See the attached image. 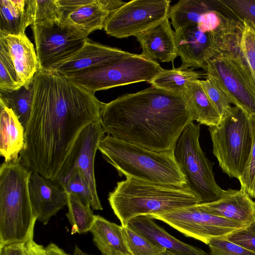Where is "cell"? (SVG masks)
I'll return each mask as SVG.
<instances>
[{
  "label": "cell",
  "instance_id": "cell-4",
  "mask_svg": "<svg viewBox=\"0 0 255 255\" xmlns=\"http://www.w3.org/2000/svg\"><path fill=\"white\" fill-rule=\"evenodd\" d=\"M32 171L19 156L0 167V245L32 240L37 220L31 203Z\"/></svg>",
  "mask_w": 255,
  "mask_h": 255
},
{
  "label": "cell",
  "instance_id": "cell-15",
  "mask_svg": "<svg viewBox=\"0 0 255 255\" xmlns=\"http://www.w3.org/2000/svg\"><path fill=\"white\" fill-rule=\"evenodd\" d=\"M132 53L87 39L70 57L53 67L51 71L66 77L90 70L128 57Z\"/></svg>",
  "mask_w": 255,
  "mask_h": 255
},
{
  "label": "cell",
  "instance_id": "cell-41",
  "mask_svg": "<svg viewBox=\"0 0 255 255\" xmlns=\"http://www.w3.org/2000/svg\"><path fill=\"white\" fill-rule=\"evenodd\" d=\"M90 1V0H57L60 12V18L80 6L88 3Z\"/></svg>",
  "mask_w": 255,
  "mask_h": 255
},
{
  "label": "cell",
  "instance_id": "cell-9",
  "mask_svg": "<svg viewBox=\"0 0 255 255\" xmlns=\"http://www.w3.org/2000/svg\"><path fill=\"white\" fill-rule=\"evenodd\" d=\"M207 77L232 104L249 116L255 114V81L243 55L221 52L206 63Z\"/></svg>",
  "mask_w": 255,
  "mask_h": 255
},
{
  "label": "cell",
  "instance_id": "cell-27",
  "mask_svg": "<svg viewBox=\"0 0 255 255\" xmlns=\"http://www.w3.org/2000/svg\"><path fill=\"white\" fill-rule=\"evenodd\" d=\"M201 77V72L180 66L171 70L164 69L148 83L151 86L183 95L188 83L199 80Z\"/></svg>",
  "mask_w": 255,
  "mask_h": 255
},
{
  "label": "cell",
  "instance_id": "cell-25",
  "mask_svg": "<svg viewBox=\"0 0 255 255\" xmlns=\"http://www.w3.org/2000/svg\"><path fill=\"white\" fill-rule=\"evenodd\" d=\"M214 7L213 0H181L170 7L168 16L175 30L192 24L201 27Z\"/></svg>",
  "mask_w": 255,
  "mask_h": 255
},
{
  "label": "cell",
  "instance_id": "cell-34",
  "mask_svg": "<svg viewBox=\"0 0 255 255\" xmlns=\"http://www.w3.org/2000/svg\"><path fill=\"white\" fill-rule=\"evenodd\" d=\"M32 24L51 25L59 23L60 12L57 0H33Z\"/></svg>",
  "mask_w": 255,
  "mask_h": 255
},
{
  "label": "cell",
  "instance_id": "cell-12",
  "mask_svg": "<svg viewBox=\"0 0 255 255\" xmlns=\"http://www.w3.org/2000/svg\"><path fill=\"white\" fill-rule=\"evenodd\" d=\"M38 69H51L76 53L88 38H80L59 23L51 25L32 24Z\"/></svg>",
  "mask_w": 255,
  "mask_h": 255
},
{
  "label": "cell",
  "instance_id": "cell-39",
  "mask_svg": "<svg viewBox=\"0 0 255 255\" xmlns=\"http://www.w3.org/2000/svg\"><path fill=\"white\" fill-rule=\"evenodd\" d=\"M230 241L255 253V220L227 236Z\"/></svg>",
  "mask_w": 255,
  "mask_h": 255
},
{
  "label": "cell",
  "instance_id": "cell-38",
  "mask_svg": "<svg viewBox=\"0 0 255 255\" xmlns=\"http://www.w3.org/2000/svg\"><path fill=\"white\" fill-rule=\"evenodd\" d=\"M207 245L211 255H255V253L229 241L226 237L213 238Z\"/></svg>",
  "mask_w": 255,
  "mask_h": 255
},
{
  "label": "cell",
  "instance_id": "cell-21",
  "mask_svg": "<svg viewBox=\"0 0 255 255\" xmlns=\"http://www.w3.org/2000/svg\"><path fill=\"white\" fill-rule=\"evenodd\" d=\"M3 39L23 86L28 88L32 84L38 67V61L34 45L25 34L8 35Z\"/></svg>",
  "mask_w": 255,
  "mask_h": 255
},
{
  "label": "cell",
  "instance_id": "cell-10",
  "mask_svg": "<svg viewBox=\"0 0 255 255\" xmlns=\"http://www.w3.org/2000/svg\"><path fill=\"white\" fill-rule=\"evenodd\" d=\"M149 216L164 222L187 237L206 245L213 238L226 237L245 227L205 212L197 204Z\"/></svg>",
  "mask_w": 255,
  "mask_h": 255
},
{
  "label": "cell",
  "instance_id": "cell-8",
  "mask_svg": "<svg viewBox=\"0 0 255 255\" xmlns=\"http://www.w3.org/2000/svg\"><path fill=\"white\" fill-rule=\"evenodd\" d=\"M164 70L158 62L142 55H130L96 68L69 77L73 82L89 92L140 82H150Z\"/></svg>",
  "mask_w": 255,
  "mask_h": 255
},
{
  "label": "cell",
  "instance_id": "cell-23",
  "mask_svg": "<svg viewBox=\"0 0 255 255\" xmlns=\"http://www.w3.org/2000/svg\"><path fill=\"white\" fill-rule=\"evenodd\" d=\"M0 154L7 161L18 158L25 144V129L11 109L0 101Z\"/></svg>",
  "mask_w": 255,
  "mask_h": 255
},
{
  "label": "cell",
  "instance_id": "cell-2",
  "mask_svg": "<svg viewBox=\"0 0 255 255\" xmlns=\"http://www.w3.org/2000/svg\"><path fill=\"white\" fill-rule=\"evenodd\" d=\"M194 121L182 94L151 86L103 103L101 124L107 135L155 151L174 149Z\"/></svg>",
  "mask_w": 255,
  "mask_h": 255
},
{
  "label": "cell",
  "instance_id": "cell-45",
  "mask_svg": "<svg viewBox=\"0 0 255 255\" xmlns=\"http://www.w3.org/2000/svg\"><path fill=\"white\" fill-rule=\"evenodd\" d=\"M73 255H90L83 252L78 247L76 246Z\"/></svg>",
  "mask_w": 255,
  "mask_h": 255
},
{
  "label": "cell",
  "instance_id": "cell-36",
  "mask_svg": "<svg viewBox=\"0 0 255 255\" xmlns=\"http://www.w3.org/2000/svg\"><path fill=\"white\" fill-rule=\"evenodd\" d=\"M249 118L252 133V145L247 164L239 180L241 189L247 192L252 198L255 179V114L249 116Z\"/></svg>",
  "mask_w": 255,
  "mask_h": 255
},
{
  "label": "cell",
  "instance_id": "cell-37",
  "mask_svg": "<svg viewBox=\"0 0 255 255\" xmlns=\"http://www.w3.org/2000/svg\"><path fill=\"white\" fill-rule=\"evenodd\" d=\"M201 85L208 97L213 104L221 118L230 112L233 107L226 95L211 79L200 80Z\"/></svg>",
  "mask_w": 255,
  "mask_h": 255
},
{
  "label": "cell",
  "instance_id": "cell-22",
  "mask_svg": "<svg viewBox=\"0 0 255 255\" xmlns=\"http://www.w3.org/2000/svg\"><path fill=\"white\" fill-rule=\"evenodd\" d=\"M89 232L102 255H133L122 225L111 222L100 215H95Z\"/></svg>",
  "mask_w": 255,
  "mask_h": 255
},
{
  "label": "cell",
  "instance_id": "cell-19",
  "mask_svg": "<svg viewBox=\"0 0 255 255\" xmlns=\"http://www.w3.org/2000/svg\"><path fill=\"white\" fill-rule=\"evenodd\" d=\"M110 14L98 0H90L63 16L59 24L75 36L85 39L92 32L104 28Z\"/></svg>",
  "mask_w": 255,
  "mask_h": 255
},
{
  "label": "cell",
  "instance_id": "cell-30",
  "mask_svg": "<svg viewBox=\"0 0 255 255\" xmlns=\"http://www.w3.org/2000/svg\"><path fill=\"white\" fill-rule=\"evenodd\" d=\"M22 86L5 41L0 37V91H14Z\"/></svg>",
  "mask_w": 255,
  "mask_h": 255
},
{
  "label": "cell",
  "instance_id": "cell-44",
  "mask_svg": "<svg viewBox=\"0 0 255 255\" xmlns=\"http://www.w3.org/2000/svg\"><path fill=\"white\" fill-rule=\"evenodd\" d=\"M44 255H70L53 243H50L45 248Z\"/></svg>",
  "mask_w": 255,
  "mask_h": 255
},
{
  "label": "cell",
  "instance_id": "cell-11",
  "mask_svg": "<svg viewBox=\"0 0 255 255\" xmlns=\"http://www.w3.org/2000/svg\"><path fill=\"white\" fill-rule=\"evenodd\" d=\"M168 0H133L112 12L104 26L108 35L118 38L135 36L168 16Z\"/></svg>",
  "mask_w": 255,
  "mask_h": 255
},
{
  "label": "cell",
  "instance_id": "cell-18",
  "mask_svg": "<svg viewBox=\"0 0 255 255\" xmlns=\"http://www.w3.org/2000/svg\"><path fill=\"white\" fill-rule=\"evenodd\" d=\"M142 48V55L154 62H173L177 57L175 31L168 16L135 36Z\"/></svg>",
  "mask_w": 255,
  "mask_h": 255
},
{
  "label": "cell",
  "instance_id": "cell-29",
  "mask_svg": "<svg viewBox=\"0 0 255 255\" xmlns=\"http://www.w3.org/2000/svg\"><path fill=\"white\" fill-rule=\"evenodd\" d=\"M67 205L68 211L66 215L72 226L71 234H82L89 232L95 216L91 207L85 205L76 196L68 193Z\"/></svg>",
  "mask_w": 255,
  "mask_h": 255
},
{
  "label": "cell",
  "instance_id": "cell-46",
  "mask_svg": "<svg viewBox=\"0 0 255 255\" xmlns=\"http://www.w3.org/2000/svg\"><path fill=\"white\" fill-rule=\"evenodd\" d=\"M252 198H254L255 199V182H254V187H253Z\"/></svg>",
  "mask_w": 255,
  "mask_h": 255
},
{
  "label": "cell",
  "instance_id": "cell-13",
  "mask_svg": "<svg viewBox=\"0 0 255 255\" xmlns=\"http://www.w3.org/2000/svg\"><path fill=\"white\" fill-rule=\"evenodd\" d=\"M177 55L182 65L206 71L207 62L220 53L212 34L202 31L197 25H189L175 30Z\"/></svg>",
  "mask_w": 255,
  "mask_h": 255
},
{
  "label": "cell",
  "instance_id": "cell-26",
  "mask_svg": "<svg viewBox=\"0 0 255 255\" xmlns=\"http://www.w3.org/2000/svg\"><path fill=\"white\" fill-rule=\"evenodd\" d=\"M183 95L194 121L209 127L219 123L221 117L203 88L200 80L188 83Z\"/></svg>",
  "mask_w": 255,
  "mask_h": 255
},
{
  "label": "cell",
  "instance_id": "cell-35",
  "mask_svg": "<svg viewBox=\"0 0 255 255\" xmlns=\"http://www.w3.org/2000/svg\"><path fill=\"white\" fill-rule=\"evenodd\" d=\"M240 21L243 24L241 51L255 81V25L247 19Z\"/></svg>",
  "mask_w": 255,
  "mask_h": 255
},
{
  "label": "cell",
  "instance_id": "cell-33",
  "mask_svg": "<svg viewBox=\"0 0 255 255\" xmlns=\"http://www.w3.org/2000/svg\"><path fill=\"white\" fill-rule=\"evenodd\" d=\"M58 182L68 194L76 196L86 206H93L90 191L80 173L76 169L70 170L63 178Z\"/></svg>",
  "mask_w": 255,
  "mask_h": 255
},
{
  "label": "cell",
  "instance_id": "cell-7",
  "mask_svg": "<svg viewBox=\"0 0 255 255\" xmlns=\"http://www.w3.org/2000/svg\"><path fill=\"white\" fill-rule=\"evenodd\" d=\"M200 126L189 123L179 136L174 148L175 159L189 188L200 198L201 203L221 198L224 190L217 183L213 166L199 143Z\"/></svg>",
  "mask_w": 255,
  "mask_h": 255
},
{
  "label": "cell",
  "instance_id": "cell-1",
  "mask_svg": "<svg viewBox=\"0 0 255 255\" xmlns=\"http://www.w3.org/2000/svg\"><path fill=\"white\" fill-rule=\"evenodd\" d=\"M33 103L19 154L23 164L53 181L69 172L81 133L100 122L103 105L68 77L38 69L33 81Z\"/></svg>",
  "mask_w": 255,
  "mask_h": 255
},
{
  "label": "cell",
  "instance_id": "cell-6",
  "mask_svg": "<svg viewBox=\"0 0 255 255\" xmlns=\"http://www.w3.org/2000/svg\"><path fill=\"white\" fill-rule=\"evenodd\" d=\"M213 153L222 171L238 180L247 164L252 145L249 116L240 108L233 107L219 123L209 127Z\"/></svg>",
  "mask_w": 255,
  "mask_h": 255
},
{
  "label": "cell",
  "instance_id": "cell-32",
  "mask_svg": "<svg viewBox=\"0 0 255 255\" xmlns=\"http://www.w3.org/2000/svg\"><path fill=\"white\" fill-rule=\"evenodd\" d=\"M123 227L126 239L133 255L170 254L164 249L153 244L128 225Z\"/></svg>",
  "mask_w": 255,
  "mask_h": 255
},
{
  "label": "cell",
  "instance_id": "cell-20",
  "mask_svg": "<svg viewBox=\"0 0 255 255\" xmlns=\"http://www.w3.org/2000/svg\"><path fill=\"white\" fill-rule=\"evenodd\" d=\"M149 216L131 220L128 226L171 255H210L202 249L175 238Z\"/></svg>",
  "mask_w": 255,
  "mask_h": 255
},
{
  "label": "cell",
  "instance_id": "cell-5",
  "mask_svg": "<svg viewBox=\"0 0 255 255\" xmlns=\"http://www.w3.org/2000/svg\"><path fill=\"white\" fill-rule=\"evenodd\" d=\"M98 150L120 176L161 184H187L174 149L155 151L107 135L101 140Z\"/></svg>",
  "mask_w": 255,
  "mask_h": 255
},
{
  "label": "cell",
  "instance_id": "cell-31",
  "mask_svg": "<svg viewBox=\"0 0 255 255\" xmlns=\"http://www.w3.org/2000/svg\"><path fill=\"white\" fill-rule=\"evenodd\" d=\"M217 8L238 20H250L255 25V0H214Z\"/></svg>",
  "mask_w": 255,
  "mask_h": 255
},
{
  "label": "cell",
  "instance_id": "cell-28",
  "mask_svg": "<svg viewBox=\"0 0 255 255\" xmlns=\"http://www.w3.org/2000/svg\"><path fill=\"white\" fill-rule=\"evenodd\" d=\"M33 84L18 90L0 91V101L12 110L25 129L29 121L33 103Z\"/></svg>",
  "mask_w": 255,
  "mask_h": 255
},
{
  "label": "cell",
  "instance_id": "cell-42",
  "mask_svg": "<svg viewBox=\"0 0 255 255\" xmlns=\"http://www.w3.org/2000/svg\"><path fill=\"white\" fill-rule=\"evenodd\" d=\"M102 6L110 14L126 2L120 0H98Z\"/></svg>",
  "mask_w": 255,
  "mask_h": 255
},
{
  "label": "cell",
  "instance_id": "cell-43",
  "mask_svg": "<svg viewBox=\"0 0 255 255\" xmlns=\"http://www.w3.org/2000/svg\"><path fill=\"white\" fill-rule=\"evenodd\" d=\"M26 255H44L45 248L36 243L33 240L26 243Z\"/></svg>",
  "mask_w": 255,
  "mask_h": 255
},
{
  "label": "cell",
  "instance_id": "cell-40",
  "mask_svg": "<svg viewBox=\"0 0 255 255\" xmlns=\"http://www.w3.org/2000/svg\"><path fill=\"white\" fill-rule=\"evenodd\" d=\"M25 243H18L0 245V255H26Z\"/></svg>",
  "mask_w": 255,
  "mask_h": 255
},
{
  "label": "cell",
  "instance_id": "cell-47",
  "mask_svg": "<svg viewBox=\"0 0 255 255\" xmlns=\"http://www.w3.org/2000/svg\"><path fill=\"white\" fill-rule=\"evenodd\" d=\"M170 255V254H169V255Z\"/></svg>",
  "mask_w": 255,
  "mask_h": 255
},
{
  "label": "cell",
  "instance_id": "cell-3",
  "mask_svg": "<svg viewBox=\"0 0 255 255\" xmlns=\"http://www.w3.org/2000/svg\"><path fill=\"white\" fill-rule=\"evenodd\" d=\"M108 200L121 225L126 227L135 218L150 216L201 203L187 184H157L132 178L118 182Z\"/></svg>",
  "mask_w": 255,
  "mask_h": 255
},
{
  "label": "cell",
  "instance_id": "cell-16",
  "mask_svg": "<svg viewBox=\"0 0 255 255\" xmlns=\"http://www.w3.org/2000/svg\"><path fill=\"white\" fill-rule=\"evenodd\" d=\"M29 191L37 220L44 225L67 205V193L61 186L36 172L32 171L31 174Z\"/></svg>",
  "mask_w": 255,
  "mask_h": 255
},
{
  "label": "cell",
  "instance_id": "cell-24",
  "mask_svg": "<svg viewBox=\"0 0 255 255\" xmlns=\"http://www.w3.org/2000/svg\"><path fill=\"white\" fill-rule=\"evenodd\" d=\"M33 20V0H0V36L24 34Z\"/></svg>",
  "mask_w": 255,
  "mask_h": 255
},
{
  "label": "cell",
  "instance_id": "cell-14",
  "mask_svg": "<svg viewBox=\"0 0 255 255\" xmlns=\"http://www.w3.org/2000/svg\"><path fill=\"white\" fill-rule=\"evenodd\" d=\"M105 133L101 122L91 124L84 129L76 142L70 169L77 170L85 181L93 199L92 208L96 210H102L103 207L97 191L94 162L99 143Z\"/></svg>",
  "mask_w": 255,
  "mask_h": 255
},
{
  "label": "cell",
  "instance_id": "cell-17",
  "mask_svg": "<svg viewBox=\"0 0 255 255\" xmlns=\"http://www.w3.org/2000/svg\"><path fill=\"white\" fill-rule=\"evenodd\" d=\"M201 210L244 226L255 220V202L244 190H224L219 199L197 204Z\"/></svg>",
  "mask_w": 255,
  "mask_h": 255
}]
</instances>
